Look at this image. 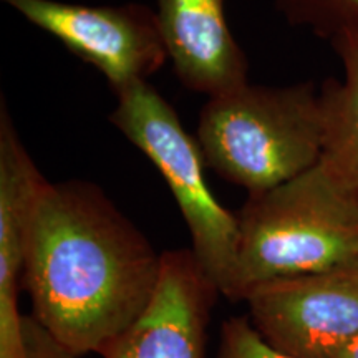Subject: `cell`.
Masks as SVG:
<instances>
[{"instance_id": "12", "label": "cell", "mask_w": 358, "mask_h": 358, "mask_svg": "<svg viewBox=\"0 0 358 358\" xmlns=\"http://www.w3.org/2000/svg\"><path fill=\"white\" fill-rule=\"evenodd\" d=\"M0 358H77L32 315L22 317L19 332L0 338Z\"/></svg>"}, {"instance_id": "11", "label": "cell", "mask_w": 358, "mask_h": 358, "mask_svg": "<svg viewBox=\"0 0 358 358\" xmlns=\"http://www.w3.org/2000/svg\"><path fill=\"white\" fill-rule=\"evenodd\" d=\"M290 25L306 29L330 43L358 37V0H272Z\"/></svg>"}, {"instance_id": "8", "label": "cell", "mask_w": 358, "mask_h": 358, "mask_svg": "<svg viewBox=\"0 0 358 358\" xmlns=\"http://www.w3.org/2000/svg\"><path fill=\"white\" fill-rule=\"evenodd\" d=\"M226 0H156L169 62L187 90L214 96L248 83V58L227 27Z\"/></svg>"}, {"instance_id": "4", "label": "cell", "mask_w": 358, "mask_h": 358, "mask_svg": "<svg viewBox=\"0 0 358 358\" xmlns=\"http://www.w3.org/2000/svg\"><path fill=\"white\" fill-rule=\"evenodd\" d=\"M110 122L158 169L191 236V250L222 297L234 275L239 221L219 203L206 178L204 155L173 106L148 82L116 93Z\"/></svg>"}, {"instance_id": "9", "label": "cell", "mask_w": 358, "mask_h": 358, "mask_svg": "<svg viewBox=\"0 0 358 358\" xmlns=\"http://www.w3.org/2000/svg\"><path fill=\"white\" fill-rule=\"evenodd\" d=\"M48 181L25 150L10 116L0 115V279L22 280L25 236Z\"/></svg>"}, {"instance_id": "14", "label": "cell", "mask_w": 358, "mask_h": 358, "mask_svg": "<svg viewBox=\"0 0 358 358\" xmlns=\"http://www.w3.org/2000/svg\"><path fill=\"white\" fill-rule=\"evenodd\" d=\"M337 358H358V335L338 353Z\"/></svg>"}, {"instance_id": "13", "label": "cell", "mask_w": 358, "mask_h": 358, "mask_svg": "<svg viewBox=\"0 0 358 358\" xmlns=\"http://www.w3.org/2000/svg\"><path fill=\"white\" fill-rule=\"evenodd\" d=\"M216 358H297L271 347L256 332L248 315L222 322Z\"/></svg>"}, {"instance_id": "5", "label": "cell", "mask_w": 358, "mask_h": 358, "mask_svg": "<svg viewBox=\"0 0 358 358\" xmlns=\"http://www.w3.org/2000/svg\"><path fill=\"white\" fill-rule=\"evenodd\" d=\"M30 24L93 65L111 90L148 82L169 60L158 13L143 3L83 6L60 0H3Z\"/></svg>"}, {"instance_id": "6", "label": "cell", "mask_w": 358, "mask_h": 358, "mask_svg": "<svg viewBox=\"0 0 358 358\" xmlns=\"http://www.w3.org/2000/svg\"><path fill=\"white\" fill-rule=\"evenodd\" d=\"M243 302L256 332L275 350L337 358L358 335V262L262 282Z\"/></svg>"}, {"instance_id": "7", "label": "cell", "mask_w": 358, "mask_h": 358, "mask_svg": "<svg viewBox=\"0 0 358 358\" xmlns=\"http://www.w3.org/2000/svg\"><path fill=\"white\" fill-rule=\"evenodd\" d=\"M219 295L191 249L166 250L150 306L103 358H206Z\"/></svg>"}, {"instance_id": "3", "label": "cell", "mask_w": 358, "mask_h": 358, "mask_svg": "<svg viewBox=\"0 0 358 358\" xmlns=\"http://www.w3.org/2000/svg\"><path fill=\"white\" fill-rule=\"evenodd\" d=\"M198 143L206 164L231 185L257 194L315 166L324 156L320 88L310 82L264 87L249 82L209 96Z\"/></svg>"}, {"instance_id": "1", "label": "cell", "mask_w": 358, "mask_h": 358, "mask_svg": "<svg viewBox=\"0 0 358 358\" xmlns=\"http://www.w3.org/2000/svg\"><path fill=\"white\" fill-rule=\"evenodd\" d=\"M163 252L93 182H48L25 236L32 317L75 357H103L143 315Z\"/></svg>"}, {"instance_id": "2", "label": "cell", "mask_w": 358, "mask_h": 358, "mask_svg": "<svg viewBox=\"0 0 358 358\" xmlns=\"http://www.w3.org/2000/svg\"><path fill=\"white\" fill-rule=\"evenodd\" d=\"M237 221L231 302L262 282L358 262V199L324 158L274 189L249 194Z\"/></svg>"}, {"instance_id": "10", "label": "cell", "mask_w": 358, "mask_h": 358, "mask_svg": "<svg viewBox=\"0 0 358 358\" xmlns=\"http://www.w3.org/2000/svg\"><path fill=\"white\" fill-rule=\"evenodd\" d=\"M343 66L342 80L320 88L325 116L324 158L358 199V37L330 43Z\"/></svg>"}]
</instances>
